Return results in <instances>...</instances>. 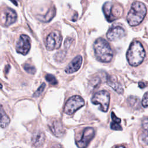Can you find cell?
Masks as SVG:
<instances>
[{
  "label": "cell",
  "mask_w": 148,
  "mask_h": 148,
  "mask_svg": "<svg viewBox=\"0 0 148 148\" xmlns=\"http://www.w3.org/2000/svg\"><path fill=\"white\" fill-rule=\"evenodd\" d=\"M145 54V49L141 43L139 41H134L131 43L126 57L130 65L137 66L143 61Z\"/></svg>",
  "instance_id": "obj_1"
},
{
  "label": "cell",
  "mask_w": 148,
  "mask_h": 148,
  "mask_svg": "<svg viewBox=\"0 0 148 148\" xmlns=\"http://www.w3.org/2000/svg\"><path fill=\"white\" fill-rule=\"evenodd\" d=\"M147 12L145 5L139 1L132 3L127 16V20L131 26L139 25L144 19Z\"/></svg>",
  "instance_id": "obj_2"
},
{
  "label": "cell",
  "mask_w": 148,
  "mask_h": 148,
  "mask_svg": "<svg viewBox=\"0 0 148 148\" xmlns=\"http://www.w3.org/2000/svg\"><path fill=\"white\" fill-rule=\"evenodd\" d=\"M96 58L102 62H109L113 57V51L109 43L103 38L97 39L94 43Z\"/></svg>",
  "instance_id": "obj_3"
},
{
  "label": "cell",
  "mask_w": 148,
  "mask_h": 148,
  "mask_svg": "<svg viewBox=\"0 0 148 148\" xmlns=\"http://www.w3.org/2000/svg\"><path fill=\"white\" fill-rule=\"evenodd\" d=\"M91 102L94 105H99V109L103 112L108 110L110 102V94L105 90L96 92L91 98Z\"/></svg>",
  "instance_id": "obj_4"
},
{
  "label": "cell",
  "mask_w": 148,
  "mask_h": 148,
  "mask_svg": "<svg viewBox=\"0 0 148 148\" xmlns=\"http://www.w3.org/2000/svg\"><path fill=\"white\" fill-rule=\"evenodd\" d=\"M84 105V99L80 96L74 95L68 99L65 105L64 111L66 114L71 115Z\"/></svg>",
  "instance_id": "obj_5"
},
{
  "label": "cell",
  "mask_w": 148,
  "mask_h": 148,
  "mask_svg": "<svg viewBox=\"0 0 148 148\" xmlns=\"http://www.w3.org/2000/svg\"><path fill=\"white\" fill-rule=\"evenodd\" d=\"M62 36L57 31H54L49 34L45 41V46L47 50L51 51L60 47L62 43Z\"/></svg>",
  "instance_id": "obj_6"
},
{
  "label": "cell",
  "mask_w": 148,
  "mask_h": 148,
  "mask_svg": "<svg viewBox=\"0 0 148 148\" xmlns=\"http://www.w3.org/2000/svg\"><path fill=\"white\" fill-rule=\"evenodd\" d=\"M103 12L104 15L109 22H112L120 16V9L110 2H105L102 6Z\"/></svg>",
  "instance_id": "obj_7"
},
{
  "label": "cell",
  "mask_w": 148,
  "mask_h": 148,
  "mask_svg": "<svg viewBox=\"0 0 148 148\" xmlns=\"http://www.w3.org/2000/svg\"><path fill=\"white\" fill-rule=\"evenodd\" d=\"M30 41V38L28 35H21L16 43L17 52L23 55L27 54L31 48Z\"/></svg>",
  "instance_id": "obj_8"
},
{
  "label": "cell",
  "mask_w": 148,
  "mask_h": 148,
  "mask_svg": "<svg viewBox=\"0 0 148 148\" xmlns=\"http://www.w3.org/2000/svg\"><path fill=\"white\" fill-rule=\"evenodd\" d=\"M95 135L94 130L91 127L86 128L83 132L82 138L76 142V145L79 148H86Z\"/></svg>",
  "instance_id": "obj_9"
},
{
  "label": "cell",
  "mask_w": 148,
  "mask_h": 148,
  "mask_svg": "<svg viewBox=\"0 0 148 148\" xmlns=\"http://www.w3.org/2000/svg\"><path fill=\"white\" fill-rule=\"evenodd\" d=\"M125 35V30L121 27L116 26L112 27L109 29L107 32V38L110 41H116Z\"/></svg>",
  "instance_id": "obj_10"
},
{
  "label": "cell",
  "mask_w": 148,
  "mask_h": 148,
  "mask_svg": "<svg viewBox=\"0 0 148 148\" xmlns=\"http://www.w3.org/2000/svg\"><path fill=\"white\" fill-rule=\"evenodd\" d=\"M3 18L4 24L6 26H9L16 21L17 14L13 9L8 8L3 12Z\"/></svg>",
  "instance_id": "obj_11"
},
{
  "label": "cell",
  "mask_w": 148,
  "mask_h": 148,
  "mask_svg": "<svg viewBox=\"0 0 148 148\" xmlns=\"http://www.w3.org/2000/svg\"><path fill=\"white\" fill-rule=\"evenodd\" d=\"M82 57L81 56H77L75 57L68 65L65 68V72L68 74H71L77 71L82 65Z\"/></svg>",
  "instance_id": "obj_12"
},
{
  "label": "cell",
  "mask_w": 148,
  "mask_h": 148,
  "mask_svg": "<svg viewBox=\"0 0 148 148\" xmlns=\"http://www.w3.org/2000/svg\"><path fill=\"white\" fill-rule=\"evenodd\" d=\"M50 128L53 134L56 137H61L65 133L63 125L58 120L53 121L50 125Z\"/></svg>",
  "instance_id": "obj_13"
},
{
  "label": "cell",
  "mask_w": 148,
  "mask_h": 148,
  "mask_svg": "<svg viewBox=\"0 0 148 148\" xmlns=\"http://www.w3.org/2000/svg\"><path fill=\"white\" fill-rule=\"evenodd\" d=\"M108 84L119 94H123L124 90L121 84L118 82L116 77L113 76H108L106 78Z\"/></svg>",
  "instance_id": "obj_14"
},
{
  "label": "cell",
  "mask_w": 148,
  "mask_h": 148,
  "mask_svg": "<svg viewBox=\"0 0 148 148\" xmlns=\"http://www.w3.org/2000/svg\"><path fill=\"white\" fill-rule=\"evenodd\" d=\"M45 140V134L40 131H36L34 133L32 136V142L34 146L39 147L42 146Z\"/></svg>",
  "instance_id": "obj_15"
},
{
  "label": "cell",
  "mask_w": 148,
  "mask_h": 148,
  "mask_svg": "<svg viewBox=\"0 0 148 148\" xmlns=\"http://www.w3.org/2000/svg\"><path fill=\"white\" fill-rule=\"evenodd\" d=\"M140 140L143 144L148 145V118H145L142 122Z\"/></svg>",
  "instance_id": "obj_16"
},
{
  "label": "cell",
  "mask_w": 148,
  "mask_h": 148,
  "mask_svg": "<svg viewBox=\"0 0 148 148\" xmlns=\"http://www.w3.org/2000/svg\"><path fill=\"white\" fill-rule=\"evenodd\" d=\"M56 12V8L53 6L52 8H50L48 11L43 15H39L37 16V18L39 20L42 22L47 23L50 21L55 16Z\"/></svg>",
  "instance_id": "obj_17"
},
{
  "label": "cell",
  "mask_w": 148,
  "mask_h": 148,
  "mask_svg": "<svg viewBox=\"0 0 148 148\" xmlns=\"http://www.w3.org/2000/svg\"><path fill=\"white\" fill-rule=\"evenodd\" d=\"M10 123V119L5 112L2 106L0 105V127L1 128L6 127Z\"/></svg>",
  "instance_id": "obj_18"
},
{
  "label": "cell",
  "mask_w": 148,
  "mask_h": 148,
  "mask_svg": "<svg viewBox=\"0 0 148 148\" xmlns=\"http://www.w3.org/2000/svg\"><path fill=\"white\" fill-rule=\"evenodd\" d=\"M128 102L129 103V104L132 106L133 108H137L138 107H139V105H140V100L139 98H138L136 97H134V96H131L130 97H128Z\"/></svg>",
  "instance_id": "obj_19"
},
{
  "label": "cell",
  "mask_w": 148,
  "mask_h": 148,
  "mask_svg": "<svg viewBox=\"0 0 148 148\" xmlns=\"http://www.w3.org/2000/svg\"><path fill=\"white\" fill-rule=\"evenodd\" d=\"M45 79L47 82L52 85H56L57 84V79L53 75L47 74L45 76Z\"/></svg>",
  "instance_id": "obj_20"
},
{
  "label": "cell",
  "mask_w": 148,
  "mask_h": 148,
  "mask_svg": "<svg viewBox=\"0 0 148 148\" xmlns=\"http://www.w3.org/2000/svg\"><path fill=\"white\" fill-rule=\"evenodd\" d=\"M23 66H24V70L27 72H28L30 74H34L36 72V69H35V67L29 64H25Z\"/></svg>",
  "instance_id": "obj_21"
},
{
  "label": "cell",
  "mask_w": 148,
  "mask_h": 148,
  "mask_svg": "<svg viewBox=\"0 0 148 148\" xmlns=\"http://www.w3.org/2000/svg\"><path fill=\"white\" fill-rule=\"evenodd\" d=\"M110 128L113 130H116V131H120L122 130V128L120 124V123L115 121H113V120L110 123Z\"/></svg>",
  "instance_id": "obj_22"
},
{
  "label": "cell",
  "mask_w": 148,
  "mask_h": 148,
  "mask_svg": "<svg viewBox=\"0 0 148 148\" xmlns=\"http://www.w3.org/2000/svg\"><path fill=\"white\" fill-rule=\"evenodd\" d=\"M45 86H46L45 83H42V84L39 86V87L36 90V91L34 92V97H39V96L43 92V91H44L45 88Z\"/></svg>",
  "instance_id": "obj_23"
},
{
  "label": "cell",
  "mask_w": 148,
  "mask_h": 148,
  "mask_svg": "<svg viewBox=\"0 0 148 148\" xmlns=\"http://www.w3.org/2000/svg\"><path fill=\"white\" fill-rule=\"evenodd\" d=\"M141 103H142V105L144 108L148 107V91L145 93V94L143 95Z\"/></svg>",
  "instance_id": "obj_24"
},
{
  "label": "cell",
  "mask_w": 148,
  "mask_h": 148,
  "mask_svg": "<svg viewBox=\"0 0 148 148\" xmlns=\"http://www.w3.org/2000/svg\"><path fill=\"white\" fill-rule=\"evenodd\" d=\"M138 85H139V87L141 88H145L146 86V84L143 82H139L138 83Z\"/></svg>",
  "instance_id": "obj_25"
},
{
  "label": "cell",
  "mask_w": 148,
  "mask_h": 148,
  "mask_svg": "<svg viewBox=\"0 0 148 148\" xmlns=\"http://www.w3.org/2000/svg\"><path fill=\"white\" fill-rule=\"evenodd\" d=\"M15 5H17V0H10Z\"/></svg>",
  "instance_id": "obj_26"
},
{
  "label": "cell",
  "mask_w": 148,
  "mask_h": 148,
  "mask_svg": "<svg viewBox=\"0 0 148 148\" xmlns=\"http://www.w3.org/2000/svg\"><path fill=\"white\" fill-rule=\"evenodd\" d=\"M116 148H125V147L123 146H117Z\"/></svg>",
  "instance_id": "obj_27"
},
{
  "label": "cell",
  "mask_w": 148,
  "mask_h": 148,
  "mask_svg": "<svg viewBox=\"0 0 148 148\" xmlns=\"http://www.w3.org/2000/svg\"><path fill=\"white\" fill-rule=\"evenodd\" d=\"M2 88V85L0 83V88Z\"/></svg>",
  "instance_id": "obj_28"
}]
</instances>
